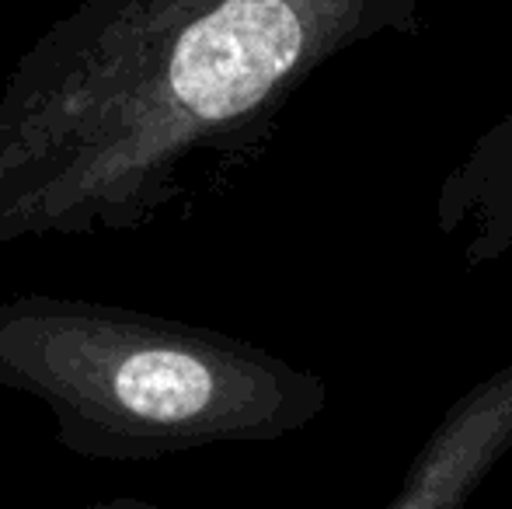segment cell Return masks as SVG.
<instances>
[{
  "label": "cell",
  "mask_w": 512,
  "mask_h": 509,
  "mask_svg": "<svg viewBox=\"0 0 512 509\" xmlns=\"http://www.w3.org/2000/svg\"><path fill=\"white\" fill-rule=\"evenodd\" d=\"M415 25L418 0H77L0 84V245L154 224L317 67Z\"/></svg>",
  "instance_id": "6da1fadb"
},
{
  "label": "cell",
  "mask_w": 512,
  "mask_h": 509,
  "mask_svg": "<svg viewBox=\"0 0 512 509\" xmlns=\"http://www.w3.org/2000/svg\"><path fill=\"white\" fill-rule=\"evenodd\" d=\"M0 387L53 412L63 450L161 461L272 443L328 408V384L237 335L77 297L0 300Z\"/></svg>",
  "instance_id": "7a4b0ae2"
},
{
  "label": "cell",
  "mask_w": 512,
  "mask_h": 509,
  "mask_svg": "<svg viewBox=\"0 0 512 509\" xmlns=\"http://www.w3.org/2000/svg\"><path fill=\"white\" fill-rule=\"evenodd\" d=\"M512 450V363L467 387L411 461L384 509H467Z\"/></svg>",
  "instance_id": "3957f363"
},
{
  "label": "cell",
  "mask_w": 512,
  "mask_h": 509,
  "mask_svg": "<svg viewBox=\"0 0 512 509\" xmlns=\"http://www.w3.org/2000/svg\"><path fill=\"white\" fill-rule=\"evenodd\" d=\"M436 227L464 234V265L499 262L512 248V105L471 143L436 192Z\"/></svg>",
  "instance_id": "277c9868"
},
{
  "label": "cell",
  "mask_w": 512,
  "mask_h": 509,
  "mask_svg": "<svg viewBox=\"0 0 512 509\" xmlns=\"http://www.w3.org/2000/svg\"><path fill=\"white\" fill-rule=\"evenodd\" d=\"M88 509H171V506H157L147 503V499H133V496H115V499H102V503L88 506Z\"/></svg>",
  "instance_id": "5b68a950"
}]
</instances>
